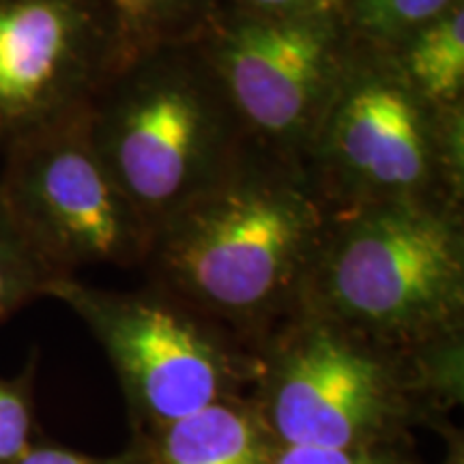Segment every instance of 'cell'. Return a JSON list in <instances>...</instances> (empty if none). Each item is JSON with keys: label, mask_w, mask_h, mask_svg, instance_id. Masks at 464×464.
<instances>
[{"label": "cell", "mask_w": 464, "mask_h": 464, "mask_svg": "<svg viewBox=\"0 0 464 464\" xmlns=\"http://www.w3.org/2000/svg\"><path fill=\"white\" fill-rule=\"evenodd\" d=\"M327 218L304 168L254 149L153 230L142 265L181 305L258 324L301 310Z\"/></svg>", "instance_id": "obj_1"}, {"label": "cell", "mask_w": 464, "mask_h": 464, "mask_svg": "<svg viewBox=\"0 0 464 464\" xmlns=\"http://www.w3.org/2000/svg\"><path fill=\"white\" fill-rule=\"evenodd\" d=\"M254 149L304 164L355 54L344 15L263 17L222 5L194 39Z\"/></svg>", "instance_id": "obj_5"}, {"label": "cell", "mask_w": 464, "mask_h": 464, "mask_svg": "<svg viewBox=\"0 0 464 464\" xmlns=\"http://www.w3.org/2000/svg\"><path fill=\"white\" fill-rule=\"evenodd\" d=\"M45 295L91 324L125 385L160 421L170 426L219 402L230 357L179 301L102 293L73 277L54 280Z\"/></svg>", "instance_id": "obj_8"}, {"label": "cell", "mask_w": 464, "mask_h": 464, "mask_svg": "<svg viewBox=\"0 0 464 464\" xmlns=\"http://www.w3.org/2000/svg\"><path fill=\"white\" fill-rule=\"evenodd\" d=\"M271 417L295 448L351 450L393 393L382 348L299 310L271 355Z\"/></svg>", "instance_id": "obj_9"}, {"label": "cell", "mask_w": 464, "mask_h": 464, "mask_svg": "<svg viewBox=\"0 0 464 464\" xmlns=\"http://www.w3.org/2000/svg\"><path fill=\"white\" fill-rule=\"evenodd\" d=\"M86 110L3 149L0 202L56 280L84 265H142L150 243L92 142Z\"/></svg>", "instance_id": "obj_6"}, {"label": "cell", "mask_w": 464, "mask_h": 464, "mask_svg": "<svg viewBox=\"0 0 464 464\" xmlns=\"http://www.w3.org/2000/svg\"><path fill=\"white\" fill-rule=\"evenodd\" d=\"M14 464H110L58 448H28Z\"/></svg>", "instance_id": "obj_18"}, {"label": "cell", "mask_w": 464, "mask_h": 464, "mask_svg": "<svg viewBox=\"0 0 464 464\" xmlns=\"http://www.w3.org/2000/svg\"><path fill=\"white\" fill-rule=\"evenodd\" d=\"M121 63L106 0H0V149L84 112Z\"/></svg>", "instance_id": "obj_7"}, {"label": "cell", "mask_w": 464, "mask_h": 464, "mask_svg": "<svg viewBox=\"0 0 464 464\" xmlns=\"http://www.w3.org/2000/svg\"><path fill=\"white\" fill-rule=\"evenodd\" d=\"M462 305V211L411 202L329 211L301 310L387 351L450 335Z\"/></svg>", "instance_id": "obj_3"}, {"label": "cell", "mask_w": 464, "mask_h": 464, "mask_svg": "<svg viewBox=\"0 0 464 464\" xmlns=\"http://www.w3.org/2000/svg\"><path fill=\"white\" fill-rule=\"evenodd\" d=\"M31 406L20 385L0 379V464H14L31 448Z\"/></svg>", "instance_id": "obj_15"}, {"label": "cell", "mask_w": 464, "mask_h": 464, "mask_svg": "<svg viewBox=\"0 0 464 464\" xmlns=\"http://www.w3.org/2000/svg\"><path fill=\"white\" fill-rule=\"evenodd\" d=\"M346 3L348 0H224V5L246 14L284 20L344 15Z\"/></svg>", "instance_id": "obj_16"}, {"label": "cell", "mask_w": 464, "mask_h": 464, "mask_svg": "<svg viewBox=\"0 0 464 464\" xmlns=\"http://www.w3.org/2000/svg\"><path fill=\"white\" fill-rule=\"evenodd\" d=\"M460 0H348L344 22L359 44L393 50Z\"/></svg>", "instance_id": "obj_13"}, {"label": "cell", "mask_w": 464, "mask_h": 464, "mask_svg": "<svg viewBox=\"0 0 464 464\" xmlns=\"http://www.w3.org/2000/svg\"><path fill=\"white\" fill-rule=\"evenodd\" d=\"M387 52L421 100L437 108L464 103V0Z\"/></svg>", "instance_id": "obj_10"}, {"label": "cell", "mask_w": 464, "mask_h": 464, "mask_svg": "<svg viewBox=\"0 0 464 464\" xmlns=\"http://www.w3.org/2000/svg\"><path fill=\"white\" fill-rule=\"evenodd\" d=\"M164 464H263V443L247 415L213 402L170 423Z\"/></svg>", "instance_id": "obj_11"}, {"label": "cell", "mask_w": 464, "mask_h": 464, "mask_svg": "<svg viewBox=\"0 0 464 464\" xmlns=\"http://www.w3.org/2000/svg\"><path fill=\"white\" fill-rule=\"evenodd\" d=\"M56 277L31 252L0 202V323L45 290Z\"/></svg>", "instance_id": "obj_14"}, {"label": "cell", "mask_w": 464, "mask_h": 464, "mask_svg": "<svg viewBox=\"0 0 464 464\" xmlns=\"http://www.w3.org/2000/svg\"><path fill=\"white\" fill-rule=\"evenodd\" d=\"M123 61L161 45L194 42L224 0H106Z\"/></svg>", "instance_id": "obj_12"}, {"label": "cell", "mask_w": 464, "mask_h": 464, "mask_svg": "<svg viewBox=\"0 0 464 464\" xmlns=\"http://www.w3.org/2000/svg\"><path fill=\"white\" fill-rule=\"evenodd\" d=\"M89 131L150 235L254 150L194 42L127 56L89 110Z\"/></svg>", "instance_id": "obj_2"}, {"label": "cell", "mask_w": 464, "mask_h": 464, "mask_svg": "<svg viewBox=\"0 0 464 464\" xmlns=\"http://www.w3.org/2000/svg\"><path fill=\"white\" fill-rule=\"evenodd\" d=\"M274 464H372V462L351 450L295 448V445H288V450L282 451Z\"/></svg>", "instance_id": "obj_17"}, {"label": "cell", "mask_w": 464, "mask_h": 464, "mask_svg": "<svg viewBox=\"0 0 464 464\" xmlns=\"http://www.w3.org/2000/svg\"><path fill=\"white\" fill-rule=\"evenodd\" d=\"M301 168L329 211L398 202L462 211L464 103L432 106L390 52L357 42Z\"/></svg>", "instance_id": "obj_4"}]
</instances>
